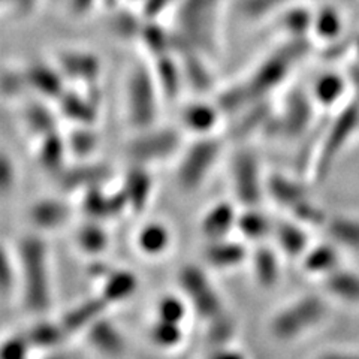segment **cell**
<instances>
[{"mask_svg":"<svg viewBox=\"0 0 359 359\" xmlns=\"http://www.w3.org/2000/svg\"><path fill=\"white\" fill-rule=\"evenodd\" d=\"M223 0H178L175 5L174 53H196L212 60L220 50Z\"/></svg>","mask_w":359,"mask_h":359,"instance_id":"6da1fadb","label":"cell"},{"mask_svg":"<svg viewBox=\"0 0 359 359\" xmlns=\"http://www.w3.org/2000/svg\"><path fill=\"white\" fill-rule=\"evenodd\" d=\"M15 257L22 306L29 313L41 316L51 306L48 245L39 235L29 233L18 243Z\"/></svg>","mask_w":359,"mask_h":359,"instance_id":"7a4b0ae2","label":"cell"},{"mask_svg":"<svg viewBox=\"0 0 359 359\" xmlns=\"http://www.w3.org/2000/svg\"><path fill=\"white\" fill-rule=\"evenodd\" d=\"M330 310V298L318 292L302 294L273 313L266 325L268 334L278 343L298 341L322 327Z\"/></svg>","mask_w":359,"mask_h":359,"instance_id":"3957f363","label":"cell"},{"mask_svg":"<svg viewBox=\"0 0 359 359\" xmlns=\"http://www.w3.org/2000/svg\"><path fill=\"white\" fill-rule=\"evenodd\" d=\"M359 130V104L353 97L335 109L332 120L325 128L320 144L313 161L311 178L314 183H325L334 170L335 162Z\"/></svg>","mask_w":359,"mask_h":359,"instance_id":"277c9868","label":"cell"},{"mask_svg":"<svg viewBox=\"0 0 359 359\" xmlns=\"http://www.w3.org/2000/svg\"><path fill=\"white\" fill-rule=\"evenodd\" d=\"M224 140L217 133L194 137L178 154L175 184L184 194H195L207 183L223 153Z\"/></svg>","mask_w":359,"mask_h":359,"instance_id":"5b68a950","label":"cell"},{"mask_svg":"<svg viewBox=\"0 0 359 359\" xmlns=\"http://www.w3.org/2000/svg\"><path fill=\"white\" fill-rule=\"evenodd\" d=\"M307 45L309 38L287 39L283 47L268 54L253 72L243 80L253 102L271 97L276 90L287 81L297 62L307 53Z\"/></svg>","mask_w":359,"mask_h":359,"instance_id":"8992f818","label":"cell"},{"mask_svg":"<svg viewBox=\"0 0 359 359\" xmlns=\"http://www.w3.org/2000/svg\"><path fill=\"white\" fill-rule=\"evenodd\" d=\"M177 290L189 302L192 314L204 323L228 311L226 302L204 264L187 262L177 271Z\"/></svg>","mask_w":359,"mask_h":359,"instance_id":"52a82bcc","label":"cell"},{"mask_svg":"<svg viewBox=\"0 0 359 359\" xmlns=\"http://www.w3.org/2000/svg\"><path fill=\"white\" fill-rule=\"evenodd\" d=\"M162 100L151 65H135L128 75L125 87L126 117L133 130L157 125Z\"/></svg>","mask_w":359,"mask_h":359,"instance_id":"ba28073f","label":"cell"},{"mask_svg":"<svg viewBox=\"0 0 359 359\" xmlns=\"http://www.w3.org/2000/svg\"><path fill=\"white\" fill-rule=\"evenodd\" d=\"M184 147L182 128L154 125L141 130L128 142L126 153L132 163L153 166L178 157Z\"/></svg>","mask_w":359,"mask_h":359,"instance_id":"9c48e42d","label":"cell"},{"mask_svg":"<svg viewBox=\"0 0 359 359\" xmlns=\"http://www.w3.org/2000/svg\"><path fill=\"white\" fill-rule=\"evenodd\" d=\"M316 108L310 90L292 88L286 95L282 107L278 109L276 108L262 135L290 141L302 138L313 126Z\"/></svg>","mask_w":359,"mask_h":359,"instance_id":"30bf717a","label":"cell"},{"mask_svg":"<svg viewBox=\"0 0 359 359\" xmlns=\"http://www.w3.org/2000/svg\"><path fill=\"white\" fill-rule=\"evenodd\" d=\"M265 175L257 153L241 145L231 159V187L233 201L240 207L262 205L265 199Z\"/></svg>","mask_w":359,"mask_h":359,"instance_id":"8fae6325","label":"cell"},{"mask_svg":"<svg viewBox=\"0 0 359 359\" xmlns=\"http://www.w3.org/2000/svg\"><path fill=\"white\" fill-rule=\"evenodd\" d=\"M252 247L233 237L205 241L202 249V264L215 271H232L249 262Z\"/></svg>","mask_w":359,"mask_h":359,"instance_id":"7c38bea8","label":"cell"},{"mask_svg":"<svg viewBox=\"0 0 359 359\" xmlns=\"http://www.w3.org/2000/svg\"><path fill=\"white\" fill-rule=\"evenodd\" d=\"M271 241L283 259L298 262L313 243L310 229L289 216L274 220Z\"/></svg>","mask_w":359,"mask_h":359,"instance_id":"4fadbf2b","label":"cell"},{"mask_svg":"<svg viewBox=\"0 0 359 359\" xmlns=\"http://www.w3.org/2000/svg\"><path fill=\"white\" fill-rule=\"evenodd\" d=\"M240 205L235 201L222 199L202 212L198 229L205 241L232 237L237 228Z\"/></svg>","mask_w":359,"mask_h":359,"instance_id":"5bb4252c","label":"cell"},{"mask_svg":"<svg viewBox=\"0 0 359 359\" xmlns=\"http://www.w3.org/2000/svg\"><path fill=\"white\" fill-rule=\"evenodd\" d=\"M283 257L273 243H261L250 249L249 264L256 285L269 290L277 287L283 274Z\"/></svg>","mask_w":359,"mask_h":359,"instance_id":"9a60e30c","label":"cell"},{"mask_svg":"<svg viewBox=\"0 0 359 359\" xmlns=\"http://www.w3.org/2000/svg\"><path fill=\"white\" fill-rule=\"evenodd\" d=\"M154 187L156 183L150 168L132 163L120 187L126 198L128 211L133 215H142L147 211L154 195Z\"/></svg>","mask_w":359,"mask_h":359,"instance_id":"2e32d148","label":"cell"},{"mask_svg":"<svg viewBox=\"0 0 359 359\" xmlns=\"http://www.w3.org/2000/svg\"><path fill=\"white\" fill-rule=\"evenodd\" d=\"M310 196L307 184L301 178L285 172H268L265 175V198L273 201L286 212Z\"/></svg>","mask_w":359,"mask_h":359,"instance_id":"e0dca14e","label":"cell"},{"mask_svg":"<svg viewBox=\"0 0 359 359\" xmlns=\"http://www.w3.org/2000/svg\"><path fill=\"white\" fill-rule=\"evenodd\" d=\"M223 116L212 100L196 99L183 107L180 112V128L194 137L216 133Z\"/></svg>","mask_w":359,"mask_h":359,"instance_id":"ac0fdd59","label":"cell"},{"mask_svg":"<svg viewBox=\"0 0 359 359\" xmlns=\"http://www.w3.org/2000/svg\"><path fill=\"white\" fill-rule=\"evenodd\" d=\"M88 344L93 349L107 358H118L125 355L128 343L118 325L111 320L107 314L96 319L84 331Z\"/></svg>","mask_w":359,"mask_h":359,"instance_id":"d6986e66","label":"cell"},{"mask_svg":"<svg viewBox=\"0 0 359 359\" xmlns=\"http://www.w3.org/2000/svg\"><path fill=\"white\" fill-rule=\"evenodd\" d=\"M309 90L318 108L337 109L346 102V97H349L351 83L347 74L327 71L314 80Z\"/></svg>","mask_w":359,"mask_h":359,"instance_id":"ffe728a7","label":"cell"},{"mask_svg":"<svg viewBox=\"0 0 359 359\" xmlns=\"http://www.w3.org/2000/svg\"><path fill=\"white\" fill-rule=\"evenodd\" d=\"M83 210L90 220L104 222L118 217L123 211L128 210V204L121 189L114 194H108L102 186H95L84 192Z\"/></svg>","mask_w":359,"mask_h":359,"instance_id":"44dd1931","label":"cell"},{"mask_svg":"<svg viewBox=\"0 0 359 359\" xmlns=\"http://www.w3.org/2000/svg\"><path fill=\"white\" fill-rule=\"evenodd\" d=\"M274 111L276 108L273 107L271 97L256 100V102L243 109L238 116H235L237 118H235L232 125L231 137L235 141L244 142L255 133H264Z\"/></svg>","mask_w":359,"mask_h":359,"instance_id":"7402d4cb","label":"cell"},{"mask_svg":"<svg viewBox=\"0 0 359 359\" xmlns=\"http://www.w3.org/2000/svg\"><path fill=\"white\" fill-rule=\"evenodd\" d=\"M274 220L276 219L269 217L261 205L240 207L235 233H238L240 238L250 247L266 243L271 240Z\"/></svg>","mask_w":359,"mask_h":359,"instance_id":"603a6c76","label":"cell"},{"mask_svg":"<svg viewBox=\"0 0 359 359\" xmlns=\"http://www.w3.org/2000/svg\"><path fill=\"white\" fill-rule=\"evenodd\" d=\"M172 241V231L162 220L145 222L135 235V245L138 252L149 259H159L166 255L171 249Z\"/></svg>","mask_w":359,"mask_h":359,"instance_id":"cb8c5ba5","label":"cell"},{"mask_svg":"<svg viewBox=\"0 0 359 359\" xmlns=\"http://www.w3.org/2000/svg\"><path fill=\"white\" fill-rule=\"evenodd\" d=\"M341 252L340 247L325 238L320 243H311L299 262L307 274L322 278L343 265Z\"/></svg>","mask_w":359,"mask_h":359,"instance_id":"d4e9b609","label":"cell"},{"mask_svg":"<svg viewBox=\"0 0 359 359\" xmlns=\"http://www.w3.org/2000/svg\"><path fill=\"white\" fill-rule=\"evenodd\" d=\"M151 67L162 99L166 100V102H174L186 86L178 55L175 53H170L161 55V57H156L151 63Z\"/></svg>","mask_w":359,"mask_h":359,"instance_id":"484cf974","label":"cell"},{"mask_svg":"<svg viewBox=\"0 0 359 359\" xmlns=\"http://www.w3.org/2000/svg\"><path fill=\"white\" fill-rule=\"evenodd\" d=\"M323 295L341 304H359V273L341 265L322 277Z\"/></svg>","mask_w":359,"mask_h":359,"instance_id":"4316f807","label":"cell"},{"mask_svg":"<svg viewBox=\"0 0 359 359\" xmlns=\"http://www.w3.org/2000/svg\"><path fill=\"white\" fill-rule=\"evenodd\" d=\"M140 289V278L130 269L112 268L102 278V287L99 295L109 307L129 301Z\"/></svg>","mask_w":359,"mask_h":359,"instance_id":"83f0119b","label":"cell"},{"mask_svg":"<svg viewBox=\"0 0 359 359\" xmlns=\"http://www.w3.org/2000/svg\"><path fill=\"white\" fill-rule=\"evenodd\" d=\"M325 237L341 250L359 252V216L347 212L330 215L322 228Z\"/></svg>","mask_w":359,"mask_h":359,"instance_id":"f1b7e54d","label":"cell"},{"mask_svg":"<svg viewBox=\"0 0 359 359\" xmlns=\"http://www.w3.org/2000/svg\"><path fill=\"white\" fill-rule=\"evenodd\" d=\"M108 309L109 306L107 304L105 299L97 294L96 297L78 302L76 306H74L71 310H67L63 314L59 322L67 335L84 332L96 319L107 314Z\"/></svg>","mask_w":359,"mask_h":359,"instance_id":"f546056e","label":"cell"},{"mask_svg":"<svg viewBox=\"0 0 359 359\" xmlns=\"http://www.w3.org/2000/svg\"><path fill=\"white\" fill-rule=\"evenodd\" d=\"M184 84L198 95H207L215 90V75L210 69V59L196 53H178Z\"/></svg>","mask_w":359,"mask_h":359,"instance_id":"4dcf8cb0","label":"cell"},{"mask_svg":"<svg viewBox=\"0 0 359 359\" xmlns=\"http://www.w3.org/2000/svg\"><path fill=\"white\" fill-rule=\"evenodd\" d=\"M314 9L306 4L295 0L287 5L282 13L276 15L278 21V27L283 30L287 39L310 38L311 22H313Z\"/></svg>","mask_w":359,"mask_h":359,"instance_id":"1f68e13d","label":"cell"},{"mask_svg":"<svg viewBox=\"0 0 359 359\" xmlns=\"http://www.w3.org/2000/svg\"><path fill=\"white\" fill-rule=\"evenodd\" d=\"M344 36V17L332 5H323L314 9L310 38L328 45Z\"/></svg>","mask_w":359,"mask_h":359,"instance_id":"d6a6232c","label":"cell"},{"mask_svg":"<svg viewBox=\"0 0 359 359\" xmlns=\"http://www.w3.org/2000/svg\"><path fill=\"white\" fill-rule=\"evenodd\" d=\"M67 217H69V208L57 199L38 201L30 210V220L38 229H57Z\"/></svg>","mask_w":359,"mask_h":359,"instance_id":"836d02e7","label":"cell"},{"mask_svg":"<svg viewBox=\"0 0 359 359\" xmlns=\"http://www.w3.org/2000/svg\"><path fill=\"white\" fill-rule=\"evenodd\" d=\"M149 340L159 351H177L186 340L184 325L153 319L149 327Z\"/></svg>","mask_w":359,"mask_h":359,"instance_id":"e575fe53","label":"cell"},{"mask_svg":"<svg viewBox=\"0 0 359 359\" xmlns=\"http://www.w3.org/2000/svg\"><path fill=\"white\" fill-rule=\"evenodd\" d=\"M192 310L180 292H168L161 295L154 304V319L184 325Z\"/></svg>","mask_w":359,"mask_h":359,"instance_id":"d590c367","label":"cell"},{"mask_svg":"<svg viewBox=\"0 0 359 359\" xmlns=\"http://www.w3.org/2000/svg\"><path fill=\"white\" fill-rule=\"evenodd\" d=\"M76 243L84 253L90 256H97L108 249L109 235L108 231L102 226V222L88 220L78 229Z\"/></svg>","mask_w":359,"mask_h":359,"instance_id":"8d00e7d4","label":"cell"},{"mask_svg":"<svg viewBox=\"0 0 359 359\" xmlns=\"http://www.w3.org/2000/svg\"><path fill=\"white\" fill-rule=\"evenodd\" d=\"M235 335H237V322L229 311H224L205 323V340L210 347L233 344Z\"/></svg>","mask_w":359,"mask_h":359,"instance_id":"74e56055","label":"cell"},{"mask_svg":"<svg viewBox=\"0 0 359 359\" xmlns=\"http://www.w3.org/2000/svg\"><path fill=\"white\" fill-rule=\"evenodd\" d=\"M295 0H238V14L249 21L273 18Z\"/></svg>","mask_w":359,"mask_h":359,"instance_id":"f35d334b","label":"cell"},{"mask_svg":"<svg viewBox=\"0 0 359 359\" xmlns=\"http://www.w3.org/2000/svg\"><path fill=\"white\" fill-rule=\"evenodd\" d=\"M109 177V170L105 165H84L76 166L75 170L66 171L63 182L69 186L71 189H80L84 187V190L102 186V183Z\"/></svg>","mask_w":359,"mask_h":359,"instance_id":"ab89813d","label":"cell"},{"mask_svg":"<svg viewBox=\"0 0 359 359\" xmlns=\"http://www.w3.org/2000/svg\"><path fill=\"white\" fill-rule=\"evenodd\" d=\"M66 150H67L66 142L62 138H59L57 135H55V132L43 135V141L38 151L39 162L43 166V170L51 171V172H55V171L62 172Z\"/></svg>","mask_w":359,"mask_h":359,"instance_id":"60d3db41","label":"cell"},{"mask_svg":"<svg viewBox=\"0 0 359 359\" xmlns=\"http://www.w3.org/2000/svg\"><path fill=\"white\" fill-rule=\"evenodd\" d=\"M30 347L36 346L39 349H51L59 346L67 334L65 332L60 322H38L33 325L30 331L26 334Z\"/></svg>","mask_w":359,"mask_h":359,"instance_id":"b9f144b4","label":"cell"},{"mask_svg":"<svg viewBox=\"0 0 359 359\" xmlns=\"http://www.w3.org/2000/svg\"><path fill=\"white\" fill-rule=\"evenodd\" d=\"M287 216L297 220L298 223L304 224V226L309 229H314V228L322 229L330 215L323 210V207L318 204L316 201H314L311 196H309L307 199L301 201L295 207H292L287 211Z\"/></svg>","mask_w":359,"mask_h":359,"instance_id":"7bdbcfd3","label":"cell"},{"mask_svg":"<svg viewBox=\"0 0 359 359\" xmlns=\"http://www.w3.org/2000/svg\"><path fill=\"white\" fill-rule=\"evenodd\" d=\"M18 292L17 257L0 244V299H8Z\"/></svg>","mask_w":359,"mask_h":359,"instance_id":"ee69618b","label":"cell"},{"mask_svg":"<svg viewBox=\"0 0 359 359\" xmlns=\"http://www.w3.org/2000/svg\"><path fill=\"white\" fill-rule=\"evenodd\" d=\"M62 67L69 75L83 80H95L99 74V62L96 57L84 53H69L63 55Z\"/></svg>","mask_w":359,"mask_h":359,"instance_id":"f6af8a7d","label":"cell"},{"mask_svg":"<svg viewBox=\"0 0 359 359\" xmlns=\"http://www.w3.org/2000/svg\"><path fill=\"white\" fill-rule=\"evenodd\" d=\"M29 83L47 96L62 95V76L59 72L43 65L32 66L27 72Z\"/></svg>","mask_w":359,"mask_h":359,"instance_id":"bcb514c9","label":"cell"},{"mask_svg":"<svg viewBox=\"0 0 359 359\" xmlns=\"http://www.w3.org/2000/svg\"><path fill=\"white\" fill-rule=\"evenodd\" d=\"M63 111L67 117L80 121L84 126H88L96 117L93 105H90L88 100L76 97L75 95L63 97Z\"/></svg>","mask_w":359,"mask_h":359,"instance_id":"7dc6e473","label":"cell"},{"mask_svg":"<svg viewBox=\"0 0 359 359\" xmlns=\"http://www.w3.org/2000/svg\"><path fill=\"white\" fill-rule=\"evenodd\" d=\"M17 184V165L8 153L0 151V198L13 194Z\"/></svg>","mask_w":359,"mask_h":359,"instance_id":"c3c4849f","label":"cell"},{"mask_svg":"<svg viewBox=\"0 0 359 359\" xmlns=\"http://www.w3.org/2000/svg\"><path fill=\"white\" fill-rule=\"evenodd\" d=\"M27 125L33 132H39L42 135H47L54 132V118L50 114V111L43 107H30L27 112Z\"/></svg>","mask_w":359,"mask_h":359,"instance_id":"681fc988","label":"cell"},{"mask_svg":"<svg viewBox=\"0 0 359 359\" xmlns=\"http://www.w3.org/2000/svg\"><path fill=\"white\" fill-rule=\"evenodd\" d=\"M30 343L25 335H14L0 346V359H27Z\"/></svg>","mask_w":359,"mask_h":359,"instance_id":"f907efd6","label":"cell"},{"mask_svg":"<svg viewBox=\"0 0 359 359\" xmlns=\"http://www.w3.org/2000/svg\"><path fill=\"white\" fill-rule=\"evenodd\" d=\"M97 145V137L93 133V130H88L87 126H84L83 130H78L74 133L71 138V144L67 145V149L76 154H90Z\"/></svg>","mask_w":359,"mask_h":359,"instance_id":"816d5d0a","label":"cell"},{"mask_svg":"<svg viewBox=\"0 0 359 359\" xmlns=\"http://www.w3.org/2000/svg\"><path fill=\"white\" fill-rule=\"evenodd\" d=\"M178 0H142V17L145 20H157L166 9L177 5Z\"/></svg>","mask_w":359,"mask_h":359,"instance_id":"f5cc1de1","label":"cell"},{"mask_svg":"<svg viewBox=\"0 0 359 359\" xmlns=\"http://www.w3.org/2000/svg\"><path fill=\"white\" fill-rule=\"evenodd\" d=\"M205 359H249V356H247V353L243 349H240V347L228 344L210 347V352L207 353Z\"/></svg>","mask_w":359,"mask_h":359,"instance_id":"db71d44e","label":"cell"},{"mask_svg":"<svg viewBox=\"0 0 359 359\" xmlns=\"http://www.w3.org/2000/svg\"><path fill=\"white\" fill-rule=\"evenodd\" d=\"M313 359H359V351L355 349H327L319 352Z\"/></svg>","mask_w":359,"mask_h":359,"instance_id":"11a10c76","label":"cell"},{"mask_svg":"<svg viewBox=\"0 0 359 359\" xmlns=\"http://www.w3.org/2000/svg\"><path fill=\"white\" fill-rule=\"evenodd\" d=\"M347 78H349L351 90L353 93L352 97L359 104V62H356V65L352 67L351 72L347 74Z\"/></svg>","mask_w":359,"mask_h":359,"instance_id":"9f6ffc18","label":"cell"},{"mask_svg":"<svg viewBox=\"0 0 359 359\" xmlns=\"http://www.w3.org/2000/svg\"><path fill=\"white\" fill-rule=\"evenodd\" d=\"M352 53L355 54V57H356L355 62H359V35L352 39Z\"/></svg>","mask_w":359,"mask_h":359,"instance_id":"6f0895ef","label":"cell"}]
</instances>
